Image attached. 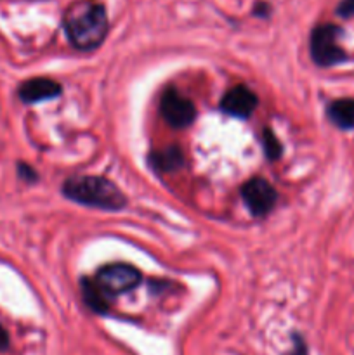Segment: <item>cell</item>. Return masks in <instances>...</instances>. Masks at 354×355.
Segmentation results:
<instances>
[{
	"label": "cell",
	"instance_id": "8",
	"mask_svg": "<svg viewBox=\"0 0 354 355\" xmlns=\"http://www.w3.org/2000/svg\"><path fill=\"white\" fill-rule=\"evenodd\" d=\"M59 92H61L59 83L49 78H31L19 87V97L24 103H40V101L52 99V97H58Z\"/></svg>",
	"mask_w": 354,
	"mask_h": 355
},
{
	"label": "cell",
	"instance_id": "14",
	"mask_svg": "<svg viewBox=\"0 0 354 355\" xmlns=\"http://www.w3.org/2000/svg\"><path fill=\"white\" fill-rule=\"evenodd\" d=\"M19 170H21V172H23V177H28L26 180H33V179H35V173L31 172V170L28 168L26 165H21V166H19Z\"/></svg>",
	"mask_w": 354,
	"mask_h": 355
},
{
	"label": "cell",
	"instance_id": "12",
	"mask_svg": "<svg viewBox=\"0 0 354 355\" xmlns=\"http://www.w3.org/2000/svg\"><path fill=\"white\" fill-rule=\"evenodd\" d=\"M262 148H264V151H266L267 158H271V159L280 158L281 144H280V141L276 139V135H274L271 130H264Z\"/></svg>",
	"mask_w": 354,
	"mask_h": 355
},
{
	"label": "cell",
	"instance_id": "11",
	"mask_svg": "<svg viewBox=\"0 0 354 355\" xmlns=\"http://www.w3.org/2000/svg\"><path fill=\"white\" fill-rule=\"evenodd\" d=\"M82 293L85 304L92 309L94 312H99V314H104L108 311V300L106 295L103 293L99 286L96 284V281L83 279L82 281Z\"/></svg>",
	"mask_w": 354,
	"mask_h": 355
},
{
	"label": "cell",
	"instance_id": "9",
	"mask_svg": "<svg viewBox=\"0 0 354 355\" xmlns=\"http://www.w3.org/2000/svg\"><path fill=\"white\" fill-rule=\"evenodd\" d=\"M328 118L335 127L342 130L354 128V99L333 101L328 106Z\"/></svg>",
	"mask_w": 354,
	"mask_h": 355
},
{
	"label": "cell",
	"instance_id": "4",
	"mask_svg": "<svg viewBox=\"0 0 354 355\" xmlns=\"http://www.w3.org/2000/svg\"><path fill=\"white\" fill-rule=\"evenodd\" d=\"M94 281L106 297H117V295L134 290L141 281V274L135 267L127 266V263H113V266L103 267Z\"/></svg>",
	"mask_w": 354,
	"mask_h": 355
},
{
	"label": "cell",
	"instance_id": "7",
	"mask_svg": "<svg viewBox=\"0 0 354 355\" xmlns=\"http://www.w3.org/2000/svg\"><path fill=\"white\" fill-rule=\"evenodd\" d=\"M221 107L224 113L231 114L236 118H246L253 113V110L257 107V97L246 87L238 85L233 87L231 90L226 92V96L222 97Z\"/></svg>",
	"mask_w": 354,
	"mask_h": 355
},
{
	"label": "cell",
	"instance_id": "2",
	"mask_svg": "<svg viewBox=\"0 0 354 355\" xmlns=\"http://www.w3.org/2000/svg\"><path fill=\"white\" fill-rule=\"evenodd\" d=\"M62 193L75 203L103 210H121L127 205L124 193L103 177H73L65 182Z\"/></svg>",
	"mask_w": 354,
	"mask_h": 355
},
{
	"label": "cell",
	"instance_id": "3",
	"mask_svg": "<svg viewBox=\"0 0 354 355\" xmlns=\"http://www.w3.org/2000/svg\"><path fill=\"white\" fill-rule=\"evenodd\" d=\"M340 30L333 24H321L311 35V54L316 64L328 68L346 59V52L339 45Z\"/></svg>",
	"mask_w": 354,
	"mask_h": 355
},
{
	"label": "cell",
	"instance_id": "5",
	"mask_svg": "<svg viewBox=\"0 0 354 355\" xmlns=\"http://www.w3.org/2000/svg\"><path fill=\"white\" fill-rule=\"evenodd\" d=\"M160 113L165 118V121L172 127L184 128L191 125L196 118V110L189 99L179 94L177 90H165L160 101Z\"/></svg>",
	"mask_w": 354,
	"mask_h": 355
},
{
	"label": "cell",
	"instance_id": "10",
	"mask_svg": "<svg viewBox=\"0 0 354 355\" xmlns=\"http://www.w3.org/2000/svg\"><path fill=\"white\" fill-rule=\"evenodd\" d=\"M183 153L179 148L172 146V148L162 149V151L153 153L149 162H151L153 168L160 170V172H172V170L179 168L183 165Z\"/></svg>",
	"mask_w": 354,
	"mask_h": 355
},
{
	"label": "cell",
	"instance_id": "1",
	"mask_svg": "<svg viewBox=\"0 0 354 355\" xmlns=\"http://www.w3.org/2000/svg\"><path fill=\"white\" fill-rule=\"evenodd\" d=\"M65 30L76 49L92 51L108 33L106 10L92 0L75 2L65 12Z\"/></svg>",
	"mask_w": 354,
	"mask_h": 355
},
{
	"label": "cell",
	"instance_id": "6",
	"mask_svg": "<svg viewBox=\"0 0 354 355\" xmlns=\"http://www.w3.org/2000/svg\"><path fill=\"white\" fill-rule=\"evenodd\" d=\"M242 196L248 210L255 217H264L276 203V191L267 180L252 179L242 187Z\"/></svg>",
	"mask_w": 354,
	"mask_h": 355
},
{
	"label": "cell",
	"instance_id": "13",
	"mask_svg": "<svg viewBox=\"0 0 354 355\" xmlns=\"http://www.w3.org/2000/svg\"><path fill=\"white\" fill-rule=\"evenodd\" d=\"M337 12L342 17H353L354 16V0H342L337 9Z\"/></svg>",
	"mask_w": 354,
	"mask_h": 355
},
{
	"label": "cell",
	"instance_id": "15",
	"mask_svg": "<svg viewBox=\"0 0 354 355\" xmlns=\"http://www.w3.org/2000/svg\"><path fill=\"white\" fill-rule=\"evenodd\" d=\"M7 347V335L3 331V328H0V350H3Z\"/></svg>",
	"mask_w": 354,
	"mask_h": 355
}]
</instances>
